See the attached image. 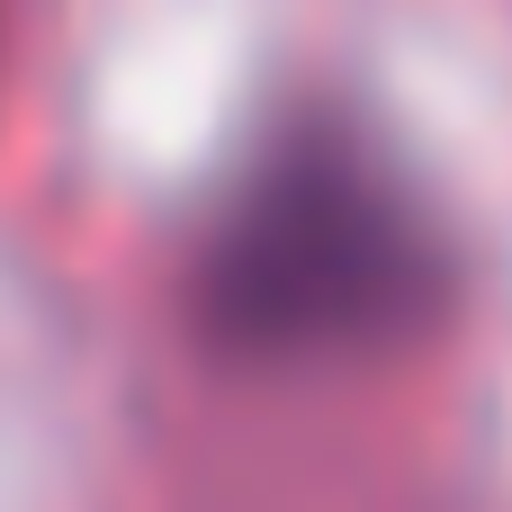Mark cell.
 Masks as SVG:
<instances>
[{"instance_id":"cell-1","label":"cell","mask_w":512,"mask_h":512,"mask_svg":"<svg viewBox=\"0 0 512 512\" xmlns=\"http://www.w3.org/2000/svg\"><path fill=\"white\" fill-rule=\"evenodd\" d=\"M450 243L423 189L351 126H279L198 234V333L234 360H324L432 324Z\"/></svg>"}]
</instances>
